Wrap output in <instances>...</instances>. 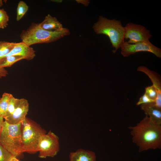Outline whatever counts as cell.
<instances>
[{"instance_id":"18","label":"cell","mask_w":161,"mask_h":161,"mask_svg":"<svg viewBox=\"0 0 161 161\" xmlns=\"http://www.w3.org/2000/svg\"><path fill=\"white\" fill-rule=\"evenodd\" d=\"M29 7L23 1H20L18 3L17 8V21H19L27 11Z\"/></svg>"},{"instance_id":"16","label":"cell","mask_w":161,"mask_h":161,"mask_svg":"<svg viewBox=\"0 0 161 161\" xmlns=\"http://www.w3.org/2000/svg\"><path fill=\"white\" fill-rule=\"evenodd\" d=\"M12 95L4 93L0 99V116L4 117L5 115L10 99Z\"/></svg>"},{"instance_id":"29","label":"cell","mask_w":161,"mask_h":161,"mask_svg":"<svg viewBox=\"0 0 161 161\" xmlns=\"http://www.w3.org/2000/svg\"><path fill=\"white\" fill-rule=\"evenodd\" d=\"M1 97H0V99Z\"/></svg>"},{"instance_id":"14","label":"cell","mask_w":161,"mask_h":161,"mask_svg":"<svg viewBox=\"0 0 161 161\" xmlns=\"http://www.w3.org/2000/svg\"><path fill=\"white\" fill-rule=\"evenodd\" d=\"M39 25L42 28L49 31H59L64 28L62 24L56 18L49 14L45 16L41 23H39Z\"/></svg>"},{"instance_id":"26","label":"cell","mask_w":161,"mask_h":161,"mask_svg":"<svg viewBox=\"0 0 161 161\" xmlns=\"http://www.w3.org/2000/svg\"><path fill=\"white\" fill-rule=\"evenodd\" d=\"M9 161H20L16 157L14 156L12 157L9 160Z\"/></svg>"},{"instance_id":"13","label":"cell","mask_w":161,"mask_h":161,"mask_svg":"<svg viewBox=\"0 0 161 161\" xmlns=\"http://www.w3.org/2000/svg\"><path fill=\"white\" fill-rule=\"evenodd\" d=\"M141 109L146 116L150 117L156 123L161 125V110L157 108L154 102L141 105Z\"/></svg>"},{"instance_id":"9","label":"cell","mask_w":161,"mask_h":161,"mask_svg":"<svg viewBox=\"0 0 161 161\" xmlns=\"http://www.w3.org/2000/svg\"><path fill=\"white\" fill-rule=\"evenodd\" d=\"M29 108V104L27 100L23 98L18 99L15 110L10 116L5 119V121L13 125L22 123L26 117Z\"/></svg>"},{"instance_id":"19","label":"cell","mask_w":161,"mask_h":161,"mask_svg":"<svg viewBox=\"0 0 161 161\" xmlns=\"http://www.w3.org/2000/svg\"><path fill=\"white\" fill-rule=\"evenodd\" d=\"M18 100V99L15 98L13 95H11L9 100L6 114L4 117V119L12 114L16 107Z\"/></svg>"},{"instance_id":"15","label":"cell","mask_w":161,"mask_h":161,"mask_svg":"<svg viewBox=\"0 0 161 161\" xmlns=\"http://www.w3.org/2000/svg\"><path fill=\"white\" fill-rule=\"evenodd\" d=\"M24 59L21 56L12 55L7 56L0 59V67H9L17 62Z\"/></svg>"},{"instance_id":"24","label":"cell","mask_w":161,"mask_h":161,"mask_svg":"<svg viewBox=\"0 0 161 161\" xmlns=\"http://www.w3.org/2000/svg\"><path fill=\"white\" fill-rule=\"evenodd\" d=\"M8 72L4 67H0V78L7 76Z\"/></svg>"},{"instance_id":"20","label":"cell","mask_w":161,"mask_h":161,"mask_svg":"<svg viewBox=\"0 0 161 161\" xmlns=\"http://www.w3.org/2000/svg\"><path fill=\"white\" fill-rule=\"evenodd\" d=\"M9 17L4 9H0V29H4L8 25Z\"/></svg>"},{"instance_id":"8","label":"cell","mask_w":161,"mask_h":161,"mask_svg":"<svg viewBox=\"0 0 161 161\" xmlns=\"http://www.w3.org/2000/svg\"><path fill=\"white\" fill-rule=\"evenodd\" d=\"M121 53L124 57H127L136 53L141 52H151L157 57L161 58V49L155 46L149 41L134 44L125 41L121 47Z\"/></svg>"},{"instance_id":"27","label":"cell","mask_w":161,"mask_h":161,"mask_svg":"<svg viewBox=\"0 0 161 161\" xmlns=\"http://www.w3.org/2000/svg\"><path fill=\"white\" fill-rule=\"evenodd\" d=\"M3 4V1L2 0H0V7H1Z\"/></svg>"},{"instance_id":"17","label":"cell","mask_w":161,"mask_h":161,"mask_svg":"<svg viewBox=\"0 0 161 161\" xmlns=\"http://www.w3.org/2000/svg\"><path fill=\"white\" fill-rule=\"evenodd\" d=\"M16 43L0 41V58L9 53L14 47Z\"/></svg>"},{"instance_id":"12","label":"cell","mask_w":161,"mask_h":161,"mask_svg":"<svg viewBox=\"0 0 161 161\" xmlns=\"http://www.w3.org/2000/svg\"><path fill=\"white\" fill-rule=\"evenodd\" d=\"M69 161H96V156L94 151L79 149L70 152Z\"/></svg>"},{"instance_id":"22","label":"cell","mask_w":161,"mask_h":161,"mask_svg":"<svg viewBox=\"0 0 161 161\" xmlns=\"http://www.w3.org/2000/svg\"><path fill=\"white\" fill-rule=\"evenodd\" d=\"M145 93L150 99L155 101L157 97V93L155 88L152 85L145 88Z\"/></svg>"},{"instance_id":"7","label":"cell","mask_w":161,"mask_h":161,"mask_svg":"<svg viewBox=\"0 0 161 161\" xmlns=\"http://www.w3.org/2000/svg\"><path fill=\"white\" fill-rule=\"evenodd\" d=\"M124 27V38L129 39V44L148 41L152 37L150 30L141 25L129 23Z\"/></svg>"},{"instance_id":"25","label":"cell","mask_w":161,"mask_h":161,"mask_svg":"<svg viewBox=\"0 0 161 161\" xmlns=\"http://www.w3.org/2000/svg\"><path fill=\"white\" fill-rule=\"evenodd\" d=\"M3 117L0 116V137L4 121Z\"/></svg>"},{"instance_id":"23","label":"cell","mask_w":161,"mask_h":161,"mask_svg":"<svg viewBox=\"0 0 161 161\" xmlns=\"http://www.w3.org/2000/svg\"><path fill=\"white\" fill-rule=\"evenodd\" d=\"M155 100L149 98L145 93L141 97L136 104L138 106L143 104L154 102Z\"/></svg>"},{"instance_id":"21","label":"cell","mask_w":161,"mask_h":161,"mask_svg":"<svg viewBox=\"0 0 161 161\" xmlns=\"http://www.w3.org/2000/svg\"><path fill=\"white\" fill-rule=\"evenodd\" d=\"M13 156L0 144V161H9Z\"/></svg>"},{"instance_id":"2","label":"cell","mask_w":161,"mask_h":161,"mask_svg":"<svg viewBox=\"0 0 161 161\" xmlns=\"http://www.w3.org/2000/svg\"><path fill=\"white\" fill-rule=\"evenodd\" d=\"M70 32L66 28L59 31H49L42 28L39 23L32 22L26 30H23L20 35L21 42L27 45L55 41L65 36Z\"/></svg>"},{"instance_id":"5","label":"cell","mask_w":161,"mask_h":161,"mask_svg":"<svg viewBox=\"0 0 161 161\" xmlns=\"http://www.w3.org/2000/svg\"><path fill=\"white\" fill-rule=\"evenodd\" d=\"M46 133L39 124L26 117L22 122L23 153L34 154L38 151L39 139Z\"/></svg>"},{"instance_id":"10","label":"cell","mask_w":161,"mask_h":161,"mask_svg":"<svg viewBox=\"0 0 161 161\" xmlns=\"http://www.w3.org/2000/svg\"><path fill=\"white\" fill-rule=\"evenodd\" d=\"M137 70L145 74L150 79L152 85L156 89L157 95L154 104L157 108L161 110V80L160 76L155 72L144 66H139Z\"/></svg>"},{"instance_id":"4","label":"cell","mask_w":161,"mask_h":161,"mask_svg":"<svg viewBox=\"0 0 161 161\" xmlns=\"http://www.w3.org/2000/svg\"><path fill=\"white\" fill-rule=\"evenodd\" d=\"M22 123L11 125L4 121L0 137V144L13 156L23 153Z\"/></svg>"},{"instance_id":"3","label":"cell","mask_w":161,"mask_h":161,"mask_svg":"<svg viewBox=\"0 0 161 161\" xmlns=\"http://www.w3.org/2000/svg\"><path fill=\"white\" fill-rule=\"evenodd\" d=\"M97 34H103L109 38L114 53L125 42L124 27L120 21L115 19H110L100 16L97 21L93 26Z\"/></svg>"},{"instance_id":"28","label":"cell","mask_w":161,"mask_h":161,"mask_svg":"<svg viewBox=\"0 0 161 161\" xmlns=\"http://www.w3.org/2000/svg\"><path fill=\"white\" fill-rule=\"evenodd\" d=\"M51 1H52L57 2H60L62 1L61 0H52Z\"/></svg>"},{"instance_id":"1","label":"cell","mask_w":161,"mask_h":161,"mask_svg":"<svg viewBox=\"0 0 161 161\" xmlns=\"http://www.w3.org/2000/svg\"><path fill=\"white\" fill-rule=\"evenodd\" d=\"M133 142L141 152L161 148V125L146 116L136 125L129 127Z\"/></svg>"},{"instance_id":"11","label":"cell","mask_w":161,"mask_h":161,"mask_svg":"<svg viewBox=\"0 0 161 161\" xmlns=\"http://www.w3.org/2000/svg\"><path fill=\"white\" fill-rule=\"evenodd\" d=\"M12 55H18L23 57L27 60L33 59L35 56V51L34 49L22 42L16 43L12 49L7 54L0 58Z\"/></svg>"},{"instance_id":"6","label":"cell","mask_w":161,"mask_h":161,"mask_svg":"<svg viewBox=\"0 0 161 161\" xmlns=\"http://www.w3.org/2000/svg\"><path fill=\"white\" fill-rule=\"evenodd\" d=\"M38 148L39 152L38 156L39 158L54 157L60 150L58 137L50 131L41 137L38 142Z\"/></svg>"}]
</instances>
